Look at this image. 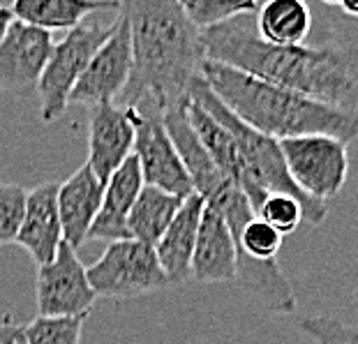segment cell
Returning a JSON list of instances; mask_svg holds the SVG:
<instances>
[{
	"label": "cell",
	"mask_w": 358,
	"mask_h": 344,
	"mask_svg": "<svg viewBox=\"0 0 358 344\" xmlns=\"http://www.w3.org/2000/svg\"><path fill=\"white\" fill-rule=\"evenodd\" d=\"M28 189L17 182H0V248L17 243L26 210Z\"/></svg>",
	"instance_id": "23"
},
{
	"label": "cell",
	"mask_w": 358,
	"mask_h": 344,
	"mask_svg": "<svg viewBox=\"0 0 358 344\" xmlns=\"http://www.w3.org/2000/svg\"><path fill=\"white\" fill-rule=\"evenodd\" d=\"M12 21H14V14H12L10 7H0V42H3L5 33L10 30Z\"/></svg>",
	"instance_id": "27"
},
{
	"label": "cell",
	"mask_w": 358,
	"mask_h": 344,
	"mask_svg": "<svg viewBox=\"0 0 358 344\" xmlns=\"http://www.w3.org/2000/svg\"><path fill=\"white\" fill-rule=\"evenodd\" d=\"M111 12L118 10H106L90 14L88 19H83L77 28H72L60 42H53V51L44 65V72L37 81V95H40L42 104V120L60 118L70 106V95L74 86L86 72L90 60L97 53V49L109 40L113 28H116L118 14L109 19Z\"/></svg>",
	"instance_id": "5"
},
{
	"label": "cell",
	"mask_w": 358,
	"mask_h": 344,
	"mask_svg": "<svg viewBox=\"0 0 358 344\" xmlns=\"http://www.w3.org/2000/svg\"><path fill=\"white\" fill-rule=\"evenodd\" d=\"M278 143L289 178L308 199L329 203L340 194L349 175L347 143L322 134L282 139Z\"/></svg>",
	"instance_id": "7"
},
{
	"label": "cell",
	"mask_w": 358,
	"mask_h": 344,
	"mask_svg": "<svg viewBox=\"0 0 358 344\" xmlns=\"http://www.w3.org/2000/svg\"><path fill=\"white\" fill-rule=\"evenodd\" d=\"M143 189V175L134 155H129L123 166L104 185L100 213L88 231V241H132L127 231V215L136 196Z\"/></svg>",
	"instance_id": "16"
},
{
	"label": "cell",
	"mask_w": 358,
	"mask_h": 344,
	"mask_svg": "<svg viewBox=\"0 0 358 344\" xmlns=\"http://www.w3.org/2000/svg\"><path fill=\"white\" fill-rule=\"evenodd\" d=\"M134 148V125L125 106L97 104L88 120V166L106 185Z\"/></svg>",
	"instance_id": "12"
},
{
	"label": "cell",
	"mask_w": 358,
	"mask_h": 344,
	"mask_svg": "<svg viewBox=\"0 0 358 344\" xmlns=\"http://www.w3.org/2000/svg\"><path fill=\"white\" fill-rule=\"evenodd\" d=\"M189 102L199 104L208 116L215 118L217 123L234 136L250 173H252L255 185L259 187V192H262L266 199L271 194L294 196L296 201L301 203L303 222H308V224H319V222L326 217L329 203L312 201V199L303 194L292 182V178H289L280 143L275 139H271V136L255 132V129L248 127L245 123H241V120L236 118L215 95H213V90L208 88V83L203 81V76H196L192 81V86H189Z\"/></svg>",
	"instance_id": "4"
},
{
	"label": "cell",
	"mask_w": 358,
	"mask_h": 344,
	"mask_svg": "<svg viewBox=\"0 0 358 344\" xmlns=\"http://www.w3.org/2000/svg\"><path fill=\"white\" fill-rule=\"evenodd\" d=\"M180 5L199 33L222 26L236 17H243V14H257L262 7L255 0H241V3H234V0H185Z\"/></svg>",
	"instance_id": "21"
},
{
	"label": "cell",
	"mask_w": 358,
	"mask_h": 344,
	"mask_svg": "<svg viewBox=\"0 0 358 344\" xmlns=\"http://www.w3.org/2000/svg\"><path fill=\"white\" fill-rule=\"evenodd\" d=\"M132 76V40H129L127 19L118 12L116 28L86 67V72L74 86L70 104H116L125 93Z\"/></svg>",
	"instance_id": "10"
},
{
	"label": "cell",
	"mask_w": 358,
	"mask_h": 344,
	"mask_svg": "<svg viewBox=\"0 0 358 344\" xmlns=\"http://www.w3.org/2000/svg\"><path fill=\"white\" fill-rule=\"evenodd\" d=\"M257 35L275 47H303L312 30L310 7L301 0H271L255 17Z\"/></svg>",
	"instance_id": "19"
},
{
	"label": "cell",
	"mask_w": 358,
	"mask_h": 344,
	"mask_svg": "<svg viewBox=\"0 0 358 344\" xmlns=\"http://www.w3.org/2000/svg\"><path fill=\"white\" fill-rule=\"evenodd\" d=\"M21 338V328L7 319H0V344H17Z\"/></svg>",
	"instance_id": "26"
},
{
	"label": "cell",
	"mask_w": 358,
	"mask_h": 344,
	"mask_svg": "<svg viewBox=\"0 0 358 344\" xmlns=\"http://www.w3.org/2000/svg\"><path fill=\"white\" fill-rule=\"evenodd\" d=\"M51 51V33L14 19L0 42V90L28 93L37 88Z\"/></svg>",
	"instance_id": "11"
},
{
	"label": "cell",
	"mask_w": 358,
	"mask_h": 344,
	"mask_svg": "<svg viewBox=\"0 0 358 344\" xmlns=\"http://www.w3.org/2000/svg\"><path fill=\"white\" fill-rule=\"evenodd\" d=\"M255 17L243 14L222 26L201 30L206 60L296 90L335 109L356 111L358 51L315 49L306 44L275 47L257 35Z\"/></svg>",
	"instance_id": "1"
},
{
	"label": "cell",
	"mask_w": 358,
	"mask_h": 344,
	"mask_svg": "<svg viewBox=\"0 0 358 344\" xmlns=\"http://www.w3.org/2000/svg\"><path fill=\"white\" fill-rule=\"evenodd\" d=\"M201 213L203 199L199 194H189L178 208L176 217L171 220L169 229L155 245L159 266H162L171 285H180V282L189 278V264H192Z\"/></svg>",
	"instance_id": "17"
},
{
	"label": "cell",
	"mask_w": 358,
	"mask_h": 344,
	"mask_svg": "<svg viewBox=\"0 0 358 344\" xmlns=\"http://www.w3.org/2000/svg\"><path fill=\"white\" fill-rule=\"evenodd\" d=\"M335 5H338L345 14H349V17L358 19V3H335Z\"/></svg>",
	"instance_id": "28"
},
{
	"label": "cell",
	"mask_w": 358,
	"mask_h": 344,
	"mask_svg": "<svg viewBox=\"0 0 358 344\" xmlns=\"http://www.w3.org/2000/svg\"><path fill=\"white\" fill-rule=\"evenodd\" d=\"M236 275H238V255L234 236L224 220L203 203L189 278L203 285H217V282H236Z\"/></svg>",
	"instance_id": "13"
},
{
	"label": "cell",
	"mask_w": 358,
	"mask_h": 344,
	"mask_svg": "<svg viewBox=\"0 0 358 344\" xmlns=\"http://www.w3.org/2000/svg\"><path fill=\"white\" fill-rule=\"evenodd\" d=\"M201 76L213 95L241 123L275 141L322 134L349 143L358 136V111L335 109L296 90L208 60H203Z\"/></svg>",
	"instance_id": "3"
},
{
	"label": "cell",
	"mask_w": 358,
	"mask_h": 344,
	"mask_svg": "<svg viewBox=\"0 0 358 344\" xmlns=\"http://www.w3.org/2000/svg\"><path fill=\"white\" fill-rule=\"evenodd\" d=\"M132 40V76L120 95L123 106L150 95L169 111L189 102V86L201 76V33L176 0H129L120 3Z\"/></svg>",
	"instance_id": "2"
},
{
	"label": "cell",
	"mask_w": 358,
	"mask_h": 344,
	"mask_svg": "<svg viewBox=\"0 0 358 344\" xmlns=\"http://www.w3.org/2000/svg\"><path fill=\"white\" fill-rule=\"evenodd\" d=\"M104 185L97 175L83 164L70 178L58 185V215L63 241L72 250H79L88 241V231L100 213Z\"/></svg>",
	"instance_id": "15"
},
{
	"label": "cell",
	"mask_w": 358,
	"mask_h": 344,
	"mask_svg": "<svg viewBox=\"0 0 358 344\" xmlns=\"http://www.w3.org/2000/svg\"><path fill=\"white\" fill-rule=\"evenodd\" d=\"M120 3H88V0H17L10 10L14 19L40 30H72L90 14L118 10Z\"/></svg>",
	"instance_id": "18"
},
{
	"label": "cell",
	"mask_w": 358,
	"mask_h": 344,
	"mask_svg": "<svg viewBox=\"0 0 358 344\" xmlns=\"http://www.w3.org/2000/svg\"><path fill=\"white\" fill-rule=\"evenodd\" d=\"M125 109L134 125L132 155L139 162L143 185H153L180 199L194 194L189 173L164 127L159 104L150 95H141L132 99V102H127Z\"/></svg>",
	"instance_id": "6"
},
{
	"label": "cell",
	"mask_w": 358,
	"mask_h": 344,
	"mask_svg": "<svg viewBox=\"0 0 358 344\" xmlns=\"http://www.w3.org/2000/svg\"><path fill=\"white\" fill-rule=\"evenodd\" d=\"M86 275L93 292L106 298H134L171 287L155 248L139 241L109 243L104 255L86 268Z\"/></svg>",
	"instance_id": "8"
},
{
	"label": "cell",
	"mask_w": 358,
	"mask_h": 344,
	"mask_svg": "<svg viewBox=\"0 0 358 344\" xmlns=\"http://www.w3.org/2000/svg\"><path fill=\"white\" fill-rule=\"evenodd\" d=\"M86 317H35L21 338L26 344H79Z\"/></svg>",
	"instance_id": "22"
},
{
	"label": "cell",
	"mask_w": 358,
	"mask_h": 344,
	"mask_svg": "<svg viewBox=\"0 0 358 344\" xmlns=\"http://www.w3.org/2000/svg\"><path fill=\"white\" fill-rule=\"evenodd\" d=\"M182 201H185V199L164 192V189L143 185V189L132 206V210H129V215H127L129 238L139 241L148 248H155L159 238L164 236V231L169 229L171 220L176 217Z\"/></svg>",
	"instance_id": "20"
},
{
	"label": "cell",
	"mask_w": 358,
	"mask_h": 344,
	"mask_svg": "<svg viewBox=\"0 0 358 344\" xmlns=\"http://www.w3.org/2000/svg\"><path fill=\"white\" fill-rule=\"evenodd\" d=\"M259 220H264L266 224H271L280 236L294 234L303 222V208L294 196L287 194H271L262 203V208L257 213Z\"/></svg>",
	"instance_id": "24"
},
{
	"label": "cell",
	"mask_w": 358,
	"mask_h": 344,
	"mask_svg": "<svg viewBox=\"0 0 358 344\" xmlns=\"http://www.w3.org/2000/svg\"><path fill=\"white\" fill-rule=\"evenodd\" d=\"M17 344H26V342H24V338H19V340H17Z\"/></svg>",
	"instance_id": "29"
},
{
	"label": "cell",
	"mask_w": 358,
	"mask_h": 344,
	"mask_svg": "<svg viewBox=\"0 0 358 344\" xmlns=\"http://www.w3.org/2000/svg\"><path fill=\"white\" fill-rule=\"evenodd\" d=\"M301 328L317 344H358V331L331 317H303Z\"/></svg>",
	"instance_id": "25"
},
{
	"label": "cell",
	"mask_w": 358,
	"mask_h": 344,
	"mask_svg": "<svg viewBox=\"0 0 358 344\" xmlns=\"http://www.w3.org/2000/svg\"><path fill=\"white\" fill-rule=\"evenodd\" d=\"M37 317H86L97 294L86 275V266L63 241L53 261L37 266L35 280Z\"/></svg>",
	"instance_id": "9"
},
{
	"label": "cell",
	"mask_w": 358,
	"mask_h": 344,
	"mask_svg": "<svg viewBox=\"0 0 358 344\" xmlns=\"http://www.w3.org/2000/svg\"><path fill=\"white\" fill-rule=\"evenodd\" d=\"M17 243L35 259L37 266L53 261L63 243L58 215V182H44L28 192Z\"/></svg>",
	"instance_id": "14"
}]
</instances>
